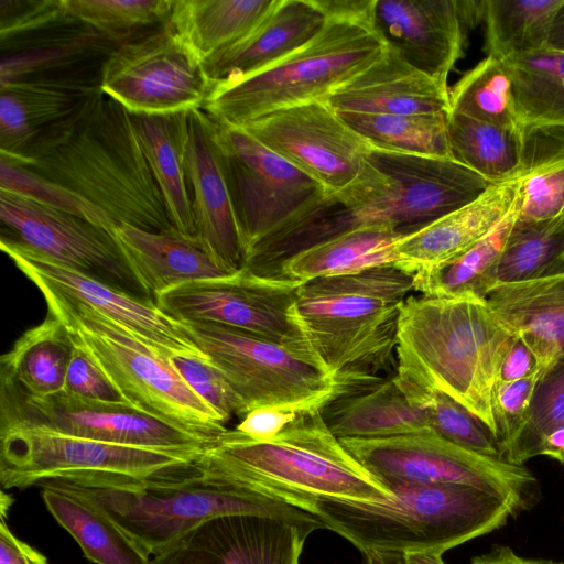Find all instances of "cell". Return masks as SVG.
Returning a JSON list of instances; mask_svg holds the SVG:
<instances>
[{"mask_svg": "<svg viewBox=\"0 0 564 564\" xmlns=\"http://www.w3.org/2000/svg\"><path fill=\"white\" fill-rule=\"evenodd\" d=\"M326 19L359 23L373 29L377 0H314ZM375 30V29H373Z\"/></svg>", "mask_w": 564, "mask_h": 564, "instance_id": "obj_54", "label": "cell"}, {"mask_svg": "<svg viewBox=\"0 0 564 564\" xmlns=\"http://www.w3.org/2000/svg\"><path fill=\"white\" fill-rule=\"evenodd\" d=\"M170 361L187 386L226 423L242 417L245 406L223 371L207 358L172 356Z\"/></svg>", "mask_w": 564, "mask_h": 564, "instance_id": "obj_47", "label": "cell"}, {"mask_svg": "<svg viewBox=\"0 0 564 564\" xmlns=\"http://www.w3.org/2000/svg\"><path fill=\"white\" fill-rule=\"evenodd\" d=\"M336 112L417 115L449 112V87L419 70L392 46L325 99Z\"/></svg>", "mask_w": 564, "mask_h": 564, "instance_id": "obj_25", "label": "cell"}, {"mask_svg": "<svg viewBox=\"0 0 564 564\" xmlns=\"http://www.w3.org/2000/svg\"><path fill=\"white\" fill-rule=\"evenodd\" d=\"M403 237L384 224L354 228L290 258L281 265L280 279L303 282L395 264Z\"/></svg>", "mask_w": 564, "mask_h": 564, "instance_id": "obj_31", "label": "cell"}, {"mask_svg": "<svg viewBox=\"0 0 564 564\" xmlns=\"http://www.w3.org/2000/svg\"><path fill=\"white\" fill-rule=\"evenodd\" d=\"M132 115L172 227L195 239L196 223L185 166L188 111Z\"/></svg>", "mask_w": 564, "mask_h": 564, "instance_id": "obj_30", "label": "cell"}, {"mask_svg": "<svg viewBox=\"0 0 564 564\" xmlns=\"http://www.w3.org/2000/svg\"><path fill=\"white\" fill-rule=\"evenodd\" d=\"M46 481L89 498L150 557L212 518L241 513L313 516L237 479L206 448L192 460L147 477Z\"/></svg>", "mask_w": 564, "mask_h": 564, "instance_id": "obj_3", "label": "cell"}, {"mask_svg": "<svg viewBox=\"0 0 564 564\" xmlns=\"http://www.w3.org/2000/svg\"><path fill=\"white\" fill-rule=\"evenodd\" d=\"M518 196L517 178L492 184L475 200L401 238L395 265L415 274L453 262L512 210Z\"/></svg>", "mask_w": 564, "mask_h": 564, "instance_id": "obj_26", "label": "cell"}, {"mask_svg": "<svg viewBox=\"0 0 564 564\" xmlns=\"http://www.w3.org/2000/svg\"><path fill=\"white\" fill-rule=\"evenodd\" d=\"M413 280V273L389 264L300 283L295 317L334 380L397 372L399 319Z\"/></svg>", "mask_w": 564, "mask_h": 564, "instance_id": "obj_4", "label": "cell"}, {"mask_svg": "<svg viewBox=\"0 0 564 564\" xmlns=\"http://www.w3.org/2000/svg\"><path fill=\"white\" fill-rule=\"evenodd\" d=\"M514 337L486 300L410 295L399 319L395 377L447 394L495 434L492 391Z\"/></svg>", "mask_w": 564, "mask_h": 564, "instance_id": "obj_2", "label": "cell"}, {"mask_svg": "<svg viewBox=\"0 0 564 564\" xmlns=\"http://www.w3.org/2000/svg\"><path fill=\"white\" fill-rule=\"evenodd\" d=\"M185 166L195 239L227 274L241 270L246 249L231 197L219 126L203 109L188 111Z\"/></svg>", "mask_w": 564, "mask_h": 564, "instance_id": "obj_22", "label": "cell"}, {"mask_svg": "<svg viewBox=\"0 0 564 564\" xmlns=\"http://www.w3.org/2000/svg\"><path fill=\"white\" fill-rule=\"evenodd\" d=\"M295 412L278 408L256 409L245 414L235 429L254 440L270 438L293 419Z\"/></svg>", "mask_w": 564, "mask_h": 564, "instance_id": "obj_52", "label": "cell"}, {"mask_svg": "<svg viewBox=\"0 0 564 564\" xmlns=\"http://www.w3.org/2000/svg\"><path fill=\"white\" fill-rule=\"evenodd\" d=\"M113 235L153 301L182 283L228 275L195 239L176 230L153 232L122 224Z\"/></svg>", "mask_w": 564, "mask_h": 564, "instance_id": "obj_29", "label": "cell"}, {"mask_svg": "<svg viewBox=\"0 0 564 564\" xmlns=\"http://www.w3.org/2000/svg\"><path fill=\"white\" fill-rule=\"evenodd\" d=\"M0 189L75 215L110 232L117 227L104 210L77 193L3 158H0Z\"/></svg>", "mask_w": 564, "mask_h": 564, "instance_id": "obj_46", "label": "cell"}, {"mask_svg": "<svg viewBox=\"0 0 564 564\" xmlns=\"http://www.w3.org/2000/svg\"><path fill=\"white\" fill-rule=\"evenodd\" d=\"M413 397L426 406L431 430L437 435L470 452L503 459L491 430L460 403L440 391L413 390Z\"/></svg>", "mask_w": 564, "mask_h": 564, "instance_id": "obj_45", "label": "cell"}, {"mask_svg": "<svg viewBox=\"0 0 564 564\" xmlns=\"http://www.w3.org/2000/svg\"><path fill=\"white\" fill-rule=\"evenodd\" d=\"M73 344L63 391L96 403L130 406L99 366L79 346Z\"/></svg>", "mask_w": 564, "mask_h": 564, "instance_id": "obj_50", "label": "cell"}, {"mask_svg": "<svg viewBox=\"0 0 564 564\" xmlns=\"http://www.w3.org/2000/svg\"><path fill=\"white\" fill-rule=\"evenodd\" d=\"M206 452L237 479L306 512L323 499L377 502L395 497L332 434L319 406L296 411L265 440L227 429Z\"/></svg>", "mask_w": 564, "mask_h": 564, "instance_id": "obj_5", "label": "cell"}, {"mask_svg": "<svg viewBox=\"0 0 564 564\" xmlns=\"http://www.w3.org/2000/svg\"><path fill=\"white\" fill-rule=\"evenodd\" d=\"M384 46L371 28L326 19L313 39L275 64L215 86L202 109L218 124L241 128L282 109L325 100L367 68Z\"/></svg>", "mask_w": 564, "mask_h": 564, "instance_id": "obj_7", "label": "cell"}, {"mask_svg": "<svg viewBox=\"0 0 564 564\" xmlns=\"http://www.w3.org/2000/svg\"><path fill=\"white\" fill-rule=\"evenodd\" d=\"M315 517L227 514L206 520L151 557L150 564H300Z\"/></svg>", "mask_w": 564, "mask_h": 564, "instance_id": "obj_20", "label": "cell"}, {"mask_svg": "<svg viewBox=\"0 0 564 564\" xmlns=\"http://www.w3.org/2000/svg\"><path fill=\"white\" fill-rule=\"evenodd\" d=\"M325 23L314 0H276L247 35L203 62L213 88L275 64L313 39Z\"/></svg>", "mask_w": 564, "mask_h": 564, "instance_id": "obj_27", "label": "cell"}, {"mask_svg": "<svg viewBox=\"0 0 564 564\" xmlns=\"http://www.w3.org/2000/svg\"><path fill=\"white\" fill-rule=\"evenodd\" d=\"M538 456H547L564 464V425L552 431L540 444Z\"/></svg>", "mask_w": 564, "mask_h": 564, "instance_id": "obj_57", "label": "cell"}, {"mask_svg": "<svg viewBox=\"0 0 564 564\" xmlns=\"http://www.w3.org/2000/svg\"><path fill=\"white\" fill-rule=\"evenodd\" d=\"M0 564H48L42 553L10 531L4 513H1L0 524Z\"/></svg>", "mask_w": 564, "mask_h": 564, "instance_id": "obj_55", "label": "cell"}, {"mask_svg": "<svg viewBox=\"0 0 564 564\" xmlns=\"http://www.w3.org/2000/svg\"><path fill=\"white\" fill-rule=\"evenodd\" d=\"M174 0H62L66 15L121 43L137 30L167 21Z\"/></svg>", "mask_w": 564, "mask_h": 564, "instance_id": "obj_43", "label": "cell"}, {"mask_svg": "<svg viewBox=\"0 0 564 564\" xmlns=\"http://www.w3.org/2000/svg\"><path fill=\"white\" fill-rule=\"evenodd\" d=\"M339 441L388 489L397 484L468 485L506 499L517 513L530 508L538 495V480L523 465L470 452L432 430Z\"/></svg>", "mask_w": 564, "mask_h": 564, "instance_id": "obj_10", "label": "cell"}, {"mask_svg": "<svg viewBox=\"0 0 564 564\" xmlns=\"http://www.w3.org/2000/svg\"><path fill=\"white\" fill-rule=\"evenodd\" d=\"M362 564H404L403 554L393 552H371L364 554Z\"/></svg>", "mask_w": 564, "mask_h": 564, "instance_id": "obj_59", "label": "cell"}, {"mask_svg": "<svg viewBox=\"0 0 564 564\" xmlns=\"http://www.w3.org/2000/svg\"><path fill=\"white\" fill-rule=\"evenodd\" d=\"M486 301L532 349L543 371L564 358V271L497 284Z\"/></svg>", "mask_w": 564, "mask_h": 564, "instance_id": "obj_28", "label": "cell"}, {"mask_svg": "<svg viewBox=\"0 0 564 564\" xmlns=\"http://www.w3.org/2000/svg\"><path fill=\"white\" fill-rule=\"evenodd\" d=\"M485 8L486 0H377L373 29L408 63L448 86Z\"/></svg>", "mask_w": 564, "mask_h": 564, "instance_id": "obj_21", "label": "cell"}, {"mask_svg": "<svg viewBox=\"0 0 564 564\" xmlns=\"http://www.w3.org/2000/svg\"><path fill=\"white\" fill-rule=\"evenodd\" d=\"M15 164L77 193L117 226L175 230L133 115L101 89L59 132Z\"/></svg>", "mask_w": 564, "mask_h": 564, "instance_id": "obj_1", "label": "cell"}, {"mask_svg": "<svg viewBox=\"0 0 564 564\" xmlns=\"http://www.w3.org/2000/svg\"><path fill=\"white\" fill-rule=\"evenodd\" d=\"M564 425V358L541 375L532 398L529 420L503 459L523 465L538 456L542 441L555 429Z\"/></svg>", "mask_w": 564, "mask_h": 564, "instance_id": "obj_44", "label": "cell"}, {"mask_svg": "<svg viewBox=\"0 0 564 564\" xmlns=\"http://www.w3.org/2000/svg\"><path fill=\"white\" fill-rule=\"evenodd\" d=\"M241 128L316 181L326 195L352 185L371 150L325 100L282 109Z\"/></svg>", "mask_w": 564, "mask_h": 564, "instance_id": "obj_19", "label": "cell"}, {"mask_svg": "<svg viewBox=\"0 0 564 564\" xmlns=\"http://www.w3.org/2000/svg\"><path fill=\"white\" fill-rule=\"evenodd\" d=\"M100 35L90 29L79 36L64 40L59 44H45L28 47L20 51L3 55L1 58L0 85L30 78L37 73L46 69L62 66L64 62L78 54H84L97 43Z\"/></svg>", "mask_w": 564, "mask_h": 564, "instance_id": "obj_49", "label": "cell"}, {"mask_svg": "<svg viewBox=\"0 0 564 564\" xmlns=\"http://www.w3.org/2000/svg\"><path fill=\"white\" fill-rule=\"evenodd\" d=\"M564 0H486V51L500 61L547 47Z\"/></svg>", "mask_w": 564, "mask_h": 564, "instance_id": "obj_39", "label": "cell"}, {"mask_svg": "<svg viewBox=\"0 0 564 564\" xmlns=\"http://www.w3.org/2000/svg\"><path fill=\"white\" fill-rule=\"evenodd\" d=\"M1 238L130 294L152 300L113 232L86 219L0 189Z\"/></svg>", "mask_w": 564, "mask_h": 564, "instance_id": "obj_16", "label": "cell"}, {"mask_svg": "<svg viewBox=\"0 0 564 564\" xmlns=\"http://www.w3.org/2000/svg\"><path fill=\"white\" fill-rule=\"evenodd\" d=\"M512 210L480 241L453 262L414 274L413 290L424 296L486 300L497 285V271L518 215Z\"/></svg>", "mask_w": 564, "mask_h": 564, "instance_id": "obj_36", "label": "cell"}, {"mask_svg": "<svg viewBox=\"0 0 564 564\" xmlns=\"http://www.w3.org/2000/svg\"><path fill=\"white\" fill-rule=\"evenodd\" d=\"M564 271V216L517 224L497 271V284L549 276Z\"/></svg>", "mask_w": 564, "mask_h": 564, "instance_id": "obj_42", "label": "cell"}, {"mask_svg": "<svg viewBox=\"0 0 564 564\" xmlns=\"http://www.w3.org/2000/svg\"><path fill=\"white\" fill-rule=\"evenodd\" d=\"M276 0H174L166 23L203 62L247 35Z\"/></svg>", "mask_w": 564, "mask_h": 564, "instance_id": "obj_35", "label": "cell"}, {"mask_svg": "<svg viewBox=\"0 0 564 564\" xmlns=\"http://www.w3.org/2000/svg\"><path fill=\"white\" fill-rule=\"evenodd\" d=\"M449 111L522 131L503 61L487 55L449 88Z\"/></svg>", "mask_w": 564, "mask_h": 564, "instance_id": "obj_41", "label": "cell"}, {"mask_svg": "<svg viewBox=\"0 0 564 564\" xmlns=\"http://www.w3.org/2000/svg\"><path fill=\"white\" fill-rule=\"evenodd\" d=\"M517 224L564 216V127L522 129Z\"/></svg>", "mask_w": 564, "mask_h": 564, "instance_id": "obj_33", "label": "cell"}, {"mask_svg": "<svg viewBox=\"0 0 564 564\" xmlns=\"http://www.w3.org/2000/svg\"><path fill=\"white\" fill-rule=\"evenodd\" d=\"M546 48L564 52V1L554 18Z\"/></svg>", "mask_w": 564, "mask_h": 564, "instance_id": "obj_58", "label": "cell"}, {"mask_svg": "<svg viewBox=\"0 0 564 564\" xmlns=\"http://www.w3.org/2000/svg\"><path fill=\"white\" fill-rule=\"evenodd\" d=\"M542 373L510 382L498 381L494 388L491 412L502 457L528 423L534 390Z\"/></svg>", "mask_w": 564, "mask_h": 564, "instance_id": "obj_48", "label": "cell"}, {"mask_svg": "<svg viewBox=\"0 0 564 564\" xmlns=\"http://www.w3.org/2000/svg\"><path fill=\"white\" fill-rule=\"evenodd\" d=\"M41 496L55 520L96 564H150L151 557L89 498L54 481H43Z\"/></svg>", "mask_w": 564, "mask_h": 564, "instance_id": "obj_32", "label": "cell"}, {"mask_svg": "<svg viewBox=\"0 0 564 564\" xmlns=\"http://www.w3.org/2000/svg\"><path fill=\"white\" fill-rule=\"evenodd\" d=\"M470 564H564L551 558L527 557L508 545H494L488 552L475 556Z\"/></svg>", "mask_w": 564, "mask_h": 564, "instance_id": "obj_56", "label": "cell"}, {"mask_svg": "<svg viewBox=\"0 0 564 564\" xmlns=\"http://www.w3.org/2000/svg\"><path fill=\"white\" fill-rule=\"evenodd\" d=\"M48 313L106 373L134 410L208 442L227 431L223 419L182 379L170 357L105 316L77 304L45 300Z\"/></svg>", "mask_w": 564, "mask_h": 564, "instance_id": "obj_9", "label": "cell"}, {"mask_svg": "<svg viewBox=\"0 0 564 564\" xmlns=\"http://www.w3.org/2000/svg\"><path fill=\"white\" fill-rule=\"evenodd\" d=\"M522 127H564V52L544 48L503 61Z\"/></svg>", "mask_w": 564, "mask_h": 564, "instance_id": "obj_37", "label": "cell"}, {"mask_svg": "<svg viewBox=\"0 0 564 564\" xmlns=\"http://www.w3.org/2000/svg\"><path fill=\"white\" fill-rule=\"evenodd\" d=\"M0 247L45 300L91 308L166 357L209 359L192 338L187 325L164 313L153 300L130 294L4 238L0 239Z\"/></svg>", "mask_w": 564, "mask_h": 564, "instance_id": "obj_15", "label": "cell"}, {"mask_svg": "<svg viewBox=\"0 0 564 564\" xmlns=\"http://www.w3.org/2000/svg\"><path fill=\"white\" fill-rule=\"evenodd\" d=\"M73 350L66 326L47 313L43 322L26 329L2 355L0 380L29 395L56 394L64 389Z\"/></svg>", "mask_w": 564, "mask_h": 564, "instance_id": "obj_34", "label": "cell"}, {"mask_svg": "<svg viewBox=\"0 0 564 564\" xmlns=\"http://www.w3.org/2000/svg\"><path fill=\"white\" fill-rule=\"evenodd\" d=\"M492 183L451 158L371 148L357 181L332 195L338 234L384 224L403 236L475 200Z\"/></svg>", "mask_w": 564, "mask_h": 564, "instance_id": "obj_8", "label": "cell"}, {"mask_svg": "<svg viewBox=\"0 0 564 564\" xmlns=\"http://www.w3.org/2000/svg\"><path fill=\"white\" fill-rule=\"evenodd\" d=\"M443 554L433 552H413L403 554L404 564H445Z\"/></svg>", "mask_w": 564, "mask_h": 564, "instance_id": "obj_60", "label": "cell"}, {"mask_svg": "<svg viewBox=\"0 0 564 564\" xmlns=\"http://www.w3.org/2000/svg\"><path fill=\"white\" fill-rule=\"evenodd\" d=\"M203 452L121 445L26 424H0V484L3 489H11L39 486L46 480L147 477L192 460Z\"/></svg>", "mask_w": 564, "mask_h": 564, "instance_id": "obj_11", "label": "cell"}, {"mask_svg": "<svg viewBox=\"0 0 564 564\" xmlns=\"http://www.w3.org/2000/svg\"><path fill=\"white\" fill-rule=\"evenodd\" d=\"M218 126L247 257L258 241L323 197L325 192L316 181L243 128Z\"/></svg>", "mask_w": 564, "mask_h": 564, "instance_id": "obj_18", "label": "cell"}, {"mask_svg": "<svg viewBox=\"0 0 564 564\" xmlns=\"http://www.w3.org/2000/svg\"><path fill=\"white\" fill-rule=\"evenodd\" d=\"M300 283L261 278L241 269L234 274L173 286L156 294L154 302L184 324L210 323L242 329L319 365L294 313Z\"/></svg>", "mask_w": 564, "mask_h": 564, "instance_id": "obj_13", "label": "cell"}, {"mask_svg": "<svg viewBox=\"0 0 564 564\" xmlns=\"http://www.w3.org/2000/svg\"><path fill=\"white\" fill-rule=\"evenodd\" d=\"M12 423L99 442L175 452L199 453L212 443L131 406L96 403L64 391L48 397L29 395L0 380V424Z\"/></svg>", "mask_w": 564, "mask_h": 564, "instance_id": "obj_17", "label": "cell"}, {"mask_svg": "<svg viewBox=\"0 0 564 564\" xmlns=\"http://www.w3.org/2000/svg\"><path fill=\"white\" fill-rule=\"evenodd\" d=\"M199 349L240 398L245 414L260 408L319 406L335 381L315 360L252 333L210 323L186 324Z\"/></svg>", "mask_w": 564, "mask_h": 564, "instance_id": "obj_12", "label": "cell"}, {"mask_svg": "<svg viewBox=\"0 0 564 564\" xmlns=\"http://www.w3.org/2000/svg\"><path fill=\"white\" fill-rule=\"evenodd\" d=\"M99 82L135 115L202 109L213 89L203 59L166 22L119 44L104 62Z\"/></svg>", "mask_w": 564, "mask_h": 564, "instance_id": "obj_14", "label": "cell"}, {"mask_svg": "<svg viewBox=\"0 0 564 564\" xmlns=\"http://www.w3.org/2000/svg\"><path fill=\"white\" fill-rule=\"evenodd\" d=\"M543 372L540 361L527 343L516 335L501 366L499 381L510 382Z\"/></svg>", "mask_w": 564, "mask_h": 564, "instance_id": "obj_53", "label": "cell"}, {"mask_svg": "<svg viewBox=\"0 0 564 564\" xmlns=\"http://www.w3.org/2000/svg\"><path fill=\"white\" fill-rule=\"evenodd\" d=\"M447 137L452 158L487 181L497 184L517 178L521 164L522 131L449 111Z\"/></svg>", "mask_w": 564, "mask_h": 564, "instance_id": "obj_38", "label": "cell"}, {"mask_svg": "<svg viewBox=\"0 0 564 564\" xmlns=\"http://www.w3.org/2000/svg\"><path fill=\"white\" fill-rule=\"evenodd\" d=\"M373 149L452 158L447 113L375 115L337 112Z\"/></svg>", "mask_w": 564, "mask_h": 564, "instance_id": "obj_40", "label": "cell"}, {"mask_svg": "<svg viewBox=\"0 0 564 564\" xmlns=\"http://www.w3.org/2000/svg\"><path fill=\"white\" fill-rule=\"evenodd\" d=\"M389 490L395 496L391 500L323 499L307 512L362 554H443L500 529L517 514L506 499L468 485L397 484Z\"/></svg>", "mask_w": 564, "mask_h": 564, "instance_id": "obj_6", "label": "cell"}, {"mask_svg": "<svg viewBox=\"0 0 564 564\" xmlns=\"http://www.w3.org/2000/svg\"><path fill=\"white\" fill-rule=\"evenodd\" d=\"M1 42L13 40L24 33L43 29L58 19L70 20L58 1H13L1 0Z\"/></svg>", "mask_w": 564, "mask_h": 564, "instance_id": "obj_51", "label": "cell"}, {"mask_svg": "<svg viewBox=\"0 0 564 564\" xmlns=\"http://www.w3.org/2000/svg\"><path fill=\"white\" fill-rule=\"evenodd\" d=\"M319 405L327 429L338 440H372L431 430L429 411L394 375L335 379Z\"/></svg>", "mask_w": 564, "mask_h": 564, "instance_id": "obj_23", "label": "cell"}, {"mask_svg": "<svg viewBox=\"0 0 564 564\" xmlns=\"http://www.w3.org/2000/svg\"><path fill=\"white\" fill-rule=\"evenodd\" d=\"M100 84L30 77L0 85L1 158L18 161L59 132Z\"/></svg>", "mask_w": 564, "mask_h": 564, "instance_id": "obj_24", "label": "cell"}]
</instances>
